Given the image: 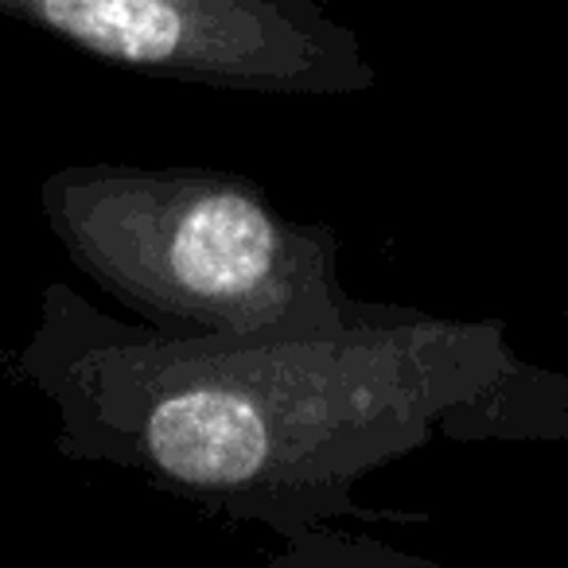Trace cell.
<instances>
[{
	"label": "cell",
	"instance_id": "1",
	"mask_svg": "<svg viewBox=\"0 0 568 568\" xmlns=\"http://www.w3.org/2000/svg\"><path fill=\"white\" fill-rule=\"evenodd\" d=\"M12 371L55 409L59 456L105 464L281 541L374 518L355 490L433 444H568V374L503 320L358 301L343 324L164 335L48 284Z\"/></svg>",
	"mask_w": 568,
	"mask_h": 568
},
{
	"label": "cell",
	"instance_id": "2",
	"mask_svg": "<svg viewBox=\"0 0 568 568\" xmlns=\"http://www.w3.org/2000/svg\"><path fill=\"white\" fill-rule=\"evenodd\" d=\"M40 214L71 265L152 332H316L358 308L339 234L226 168L67 164L40 183Z\"/></svg>",
	"mask_w": 568,
	"mask_h": 568
},
{
	"label": "cell",
	"instance_id": "3",
	"mask_svg": "<svg viewBox=\"0 0 568 568\" xmlns=\"http://www.w3.org/2000/svg\"><path fill=\"white\" fill-rule=\"evenodd\" d=\"M0 17L105 67L257 98L378 87L358 36L320 0H0Z\"/></svg>",
	"mask_w": 568,
	"mask_h": 568
}]
</instances>
